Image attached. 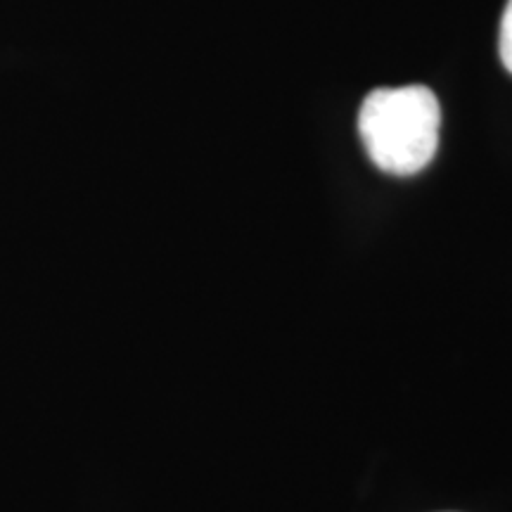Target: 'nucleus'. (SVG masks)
I'll list each match as a JSON object with an SVG mask.
<instances>
[{
    "instance_id": "nucleus-1",
    "label": "nucleus",
    "mask_w": 512,
    "mask_h": 512,
    "mask_svg": "<svg viewBox=\"0 0 512 512\" xmlns=\"http://www.w3.org/2000/svg\"><path fill=\"white\" fill-rule=\"evenodd\" d=\"M441 107L427 86L375 88L358 112V133L377 169L413 176L437 155Z\"/></svg>"
},
{
    "instance_id": "nucleus-2",
    "label": "nucleus",
    "mask_w": 512,
    "mask_h": 512,
    "mask_svg": "<svg viewBox=\"0 0 512 512\" xmlns=\"http://www.w3.org/2000/svg\"><path fill=\"white\" fill-rule=\"evenodd\" d=\"M498 53H501L505 69L512 74V0H508V5H505L503 10L501 36H498Z\"/></svg>"
}]
</instances>
